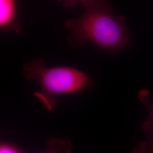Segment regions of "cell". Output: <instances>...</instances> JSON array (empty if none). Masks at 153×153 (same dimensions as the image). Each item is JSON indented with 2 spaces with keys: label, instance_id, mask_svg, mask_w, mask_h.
<instances>
[{
  "label": "cell",
  "instance_id": "cell-6",
  "mask_svg": "<svg viewBox=\"0 0 153 153\" xmlns=\"http://www.w3.org/2000/svg\"><path fill=\"white\" fill-rule=\"evenodd\" d=\"M146 140L140 143L132 153H153V129L145 132Z\"/></svg>",
  "mask_w": 153,
  "mask_h": 153
},
{
  "label": "cell",
  "instance_id": "cell-5",
  "mask_svg": "<svg viewBox=\"0 0 153 153\" xmlns=\"http://www.w3.org/2000/svg\"><path fill=\"white\" fill-rule=\"evenodd\" d=\"M150 91L143 88L140 90L138 93V98L143 104L148 111V119L142 124L141 128L144 132L151 131L153 129V103H152L149 99Z\"/></svg>",
  "mask_w": 153,
  "mask_h": 153
},
{
  "label": "cell",
  "instance_id": "cell-3",
  "mask_svg": "<svg viewBox=\"0 0 153 153\" xmlns=\"http://www.w3.org/2000/svg\"><path fill=\"white\" fill-rule=\"evenodd\" d=\"M21 25L17 16L16 0H0V30L19 35Z\"/></svg>",
  "mask_w": 153,
  "mask_h": 153
},
{
  "label": "cell",
  "instance_id": "cell-8",
  "mask_svg": "<svg viewBox=\"0 0 153 153\" xmlns=\"http://www.w3.org/2000/svg\"><path fill=\"white\" fill-rule=\"evenodd\" d=\"M0 153H20L19 152L11 145L3 143L1 145Z\"/></svg>",
  "mask_w": 153,
  "mask_h": 153
},
{
  "label": "cell",
  "instance_id": "cell-2",
  "mask_svg": "<svg viewBox=\"0 0 153 153\" xmlns=\"http://www.w3.org/2000/svg\"><path fill=\"white\" fill-rule=\"evenodd\" d=\"M23 73L28 81L38 82L40 90L33 95L48 111L55 108V94L76 93L93 86L95 82L86 73L79 69L68 66H47L44 60L40 58L25 63Z\"/></svg>",
  "mask_w": 153,
  "mask_h": 153
},
{
  "label": "cell",
  "instance_id": "cell-7",
  "mask_svg": "<svg viewBox=\"0 0 153 153\" xmlns=\"http://www.w3.org/2000/svg\"><path fill=\"white\" fill-rule=\"evenodd\" d=\"M61 2L64 7H73L78 2H81L83 8H86L97 0H57Z\"/></svg>",
  "mask_w": 153,
  "mask_h": 153
},
{
  "label": "cell",
  "instance_id": "cell-1",
  "mask_svg": "<svg viewBox=\"0 0 153 153\" xmlns=\"http://www.w3.org/2000/svg\"><path fill=\"white\" fill-rule=\"evenodd\" d=\"M64 26L71 31L67 42L73 48L88 41L105 51L116 52L131 42L126 18L116 16L107 0L96 1L79 17L66 20Z\"/></svg>",
  "mask_w": 153,
  "mask_h": 153
},
{
  "label": "cell",
  "instance_id": "cell-4",
  "mask_svg": "<svg viewBox=\"0 0 153 153\" xmlns=\"http://www.w3.org/2000/svg\"><path fill=\"white\" fill-rule=\"evenodd\" d=\"M47 146L40 153H71V143L69 139L51 138L47 141Z\"/></svg>",
  "mask_w": 153,
  "mask_h": 153
}]
</instances>
